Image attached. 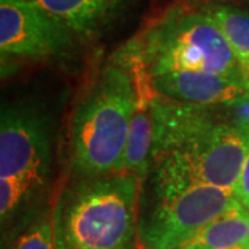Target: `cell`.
<instances>
[{
	"mask_svg": "<svg viewBox=\"0 0 249 249\" xmlns=\"http://www.w3.org/2000/svg\"><path fill=\"white\" fill-rule=\"evenodd\" d=\"M50 139L35 111L18 106L1 109L0 178L24 183L34 193L45 186L50 169Z\"/></svg>",
	"mask_w": 249,
	"mask_h": 249,
	"instance_id": "6",
	"label": "cell"
},
{
	"mask_svg": "<svg viewBox=\"0 0 249 249\" xmlns=\"http://www.w3.org/2000/svg\"><path fill=\"white\" fill-rule=\"evenodd\" d=\"M32 191L24 183L11 178H0V214L6 222L27 201Z\"/></svg>",
	"mask_w": 249,
	"mask_h": 249,
	"instance_id": "12",
	"label": "cell"
},
{
	"mask_svg": "<svg viewBox=\"0 0 249 249\" xmlns=\"http://www.w3.org/2000/svg\"><path fill=\"white\" fill-rule=\"evenodd\" d=\"M116 61L140 65L151 79L178 71L244 75L209 10L187 6L151 21L118 52Z\"/></svg>",
	"mask_w": 249,
	"mask_h": 249,
	"instance_id": "2",
	"label": "cell"
},
{
	"mask_svg": "<svg viewBox=\"0 0 249 249\" xmlns=\"http://www.w3.org/2000/svg\"><path fill=\"white\" fill-rule=\"evenodd\" d=\"M136 98L130 71L119 62L109 65L73 115L72 165L78 172L103 175L121 170Z\"/></svg>",
	"mask_w": 249,
	"mask_h": 249,
	"instance_id": "4",
	"label": "cell"
},
{
	"mask_svg": "<svg viewBox=\"0 0 249 249\" xmlns=\"http://www.w3.org/2000/svg\"><path fill=\"white\" fill-rule=\"evenodd\" d=\"M248 244H249V232H248Z\"/></svg>",
	"mask_w": 249,
	"mask_h": 249,
	"instance_id": "17",
	"label": "cell"
},
{
	"mask_svg": "<svg viewBox=\"0 0 249 249\" xmlns=\"http://www.w3.org/2000/svg\"><path fill=\"white\" fill-rule=\"evenodd\" d=\"M249 211L241 202L208 223L173 249H223L247 244Z\"/></svg>",
	"mask_w": 249,
	"mask_h": 249,
	"instance_id": "10",
	"label": "cell"
},
{
	"mask_svg": "<svg viewBox=\"0 0 249 249\" xmlns=\"http://www.w3.org/2000/svg\"><path fill=\"white\" fill-rule=\"evenodd\" d=\"M226 112V121L242 132L249 133V90L231 104L222 106Z\"/></svg>",
	"mask_w": 249,
	"mask_h": 249,
	"instance_id": "14",
	"label": "cell"
},
{
	"mask_svg": "<svg viewBox=\"0 0 249 249\" xmlns=\"http://www.w3.org/2000/svg\"><path fill=\"white\" fill-rule=\"evenodd\" d=\"M237 58L241 72L249 80V13L234 7L209 10Z\"/></svg>",
	"mask_w": 249,
	"mask_h": 249,
	"instance_id": "11",
	"label": "cell"
},
{
	"mask_svg": "<svg viewBox=\"0 0 249 249\" xmlns=\"http://www.w3.org/2000/svg\"><path fill=\"white\" fill-rule=\"evenodd\" d=\"M133 175L85 183L65 193L53 220L55 249H133Z\"/></svg>",
	"mask_w": 249,
	"mask_h": 249,
	"instance_id": "3",
	"label": "cell"
},
{
	"mask_svg": "<svg viewBox=\"0 0 249 249\" xmlns=\"http://www.w3.org/2000/svg\"><path fill=\"white\" fill-rule=\"evenodd\" d=\"M154 91L162 97L198 106H226L249 90L244 75L204 71H178L151 79Z\"/></svg>",
	"mask_w": 249,
	"mask_h": 249,
	"instance_id": "8",
	"label": "cell"
},
{
	"mask_svg": "<svg viewBox=\"0 0 249 249\" xmlns=\"http://www.w3.org/2000/svg\"><path fill=\"white\" fill-rule=\"evenodd\" d=\"M234 194L241 202V205L249 211V151L247 154L242 170H241L240 178H238V183L235 186Z\"/></svg>",
	"mask_w": 249,
	"mask_h": 249,
	"instance_id": "15",
	"label": "cell"
},
{
	"mask_svg": "<svg viewBox=\"0 0 249 249\" xmlns=\"http://www.w3.org/2000/svg\"><path fill=\"white\" fill-rule=\"evenodd\" d=\"M240 201L234 190L193 186L160 198L145 227L142 240L150 249H173L222 216Z\"/></svg>",
	"mask_w": 249,
	"mask_h": 249,
	"instance_id": "5",
	"label": "cell"
},
{
	"mask_svg": "<svg viewBox=\"0 0 249 249\" xmlns=\"http://www.w3.org/2000/svg\"><path fill=\"white\" fill-rule=\"evenodd\" d=\"M223 249H249V244H241V245H235V247H230V248H223Z\"/></svg>",
	"mask_w": 249,
	"mask_h": 249,
	"instance_id": "16",
	"label": "cell"
},
{
	"mask_svg": "<svg viewBox=\"0 0 249 249\" xmlns=\"http://www.w3.org/2000/svg\"><path fill=\"white\" fill-rule=\"evenodd\" d=\"M71 32L27 0H0L1 57H47L61 52Z\"/></svg>",
	"mask_w": 249,
	"mask_h": 249,
	"instance_id": "7",
	"label": "cell"
},
{
	"mask_svg": "<svg viewBox=\"0 0 249 249\" xmlns=\"http://www.w3.org/2000/svg\"><path fill=\"white\" fill-rule=\"evenodd\" d=\"M211 107L154 91L151 160L160 198L193 186L235 190L249 151V133L217 119Z\"/></svg>",
	"mask_w": 249,
	"mask_h": 249,
	"instance_id": "1",
	"label": "cell"
},
{
	"mask_svg": "<svg viewBox=\"0 0 249 249\" xmlns=\"http://www.w3.org/2000/svg\"><path fill=\"white\" fill-rule=\"evenodd\" d=\"M13 249H55L53 223H35L18 238Z\"/></svg>",
	"mask_w": 249,
	"mask_h": 249,
	"instance_id": "13",
	"label": "cell"
},
{
	"mask_svg": "<svg viewBox=\"0 0 249 249\" xmlns=\"http://www.w3.org/2000/svg\"><path fill=\"white\" fill-rule=\"evenodd\" d=\"M70 32L96 34L136 0H27Z\"/></svg>",
	"mask_w": 249,
	"mask_h": 249,
	"instance_id": "9",
	"label": "cell"
}]
</instances>
